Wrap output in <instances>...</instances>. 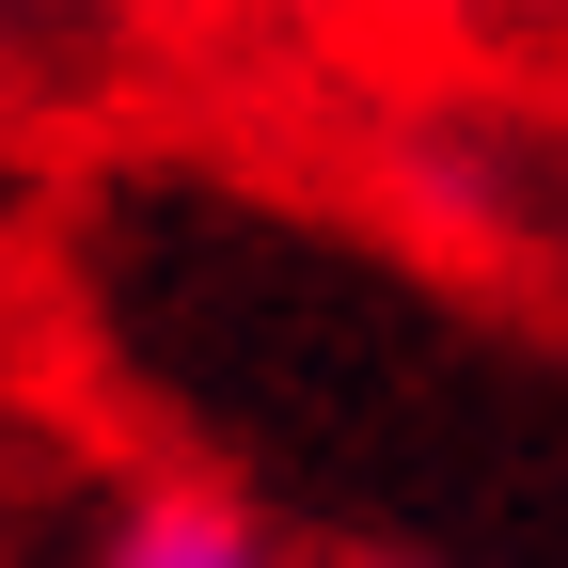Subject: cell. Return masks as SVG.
<instances>
[{"instance_id": "6da1fadb", "label": "cell", "mask_w": 568, "mask_h": 568, "mask_svg": "<svg viewBox=\"0 0 568 568\" xmlns=\"http://www.w3.org/2000/svg\"><path fill=\"white\" fill-rule=\"evenodd\" d=\"M95 568H284L237 506H222V489H142V506L111 521V552Z\"/></svg>"}]
</instances>
